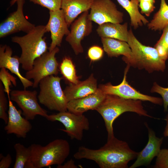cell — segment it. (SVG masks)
I'll return each mask as SVG.
<instances>
[{
    "mask_svg": "<svg viewBox=\"0 0 168 168\" xmlns=\"http://www.w3.org/2000/svg\"><path fill=\"white\" fill-rule=\"evenodd\" d=\"M138 152L132 150L128 143L114 136L99 149L81 146L73 155L77 160L93 161L100 168H127L128 164L137 157Z\"/></svg>",
    "mask_w": 168,
    "mask_h": 168,
    "instance_id": "obj_1",
    "label": "cell"
},
{
    "mask_svg": "<svg viewBox=\"0 0 168 168\" xmlns=\"http://www.w3.org/2000/svg\"><path fill=\"white\" fill-rule=\"evenodd\" d=\"M142 101L123 98L112 95H106L100 105L96 109L104 121L107 133V139L114 136L113 124L115 120L127 112L135 113L140 116L153 118L144 108Z\"/></svg>",
    "mask_w": 168,
    "mask_h": 168,
    "instance_id": "obj_2",
    "label": "cell"
},
{
    "mask_svg": "<svg viewBox=\"0 0 168 168\" xmlns=\"http://www.w3.org/2000/svg\"><path fill=\"white\" fill-rule=\"evenodd\" d=\"M127 43L131 50V55L129 58L124 56L122 58L127 65L139 69H144L149 73L164 71L165 61L160 57L156 49L141 43L131 29L128 31Z\"/></svg>",
    "mask_w": 168,
    "mask_h": 168,
    "instance_id": "obj_3",
    "label": "cell"
},
{
    "mask_svg": "<svg viewBox=\"0 0 168 168\" xmlns=\"http://www.w3.org/2000/svg\"><path fill=\"white\" fill-rule=\"evenodd\" d=\"M47 32L45 26L39 25L24 36L12 37V41L21 48L19 60L23 70L31 69L34 60L47 51L49 48L43 37Z\"/></svg>",
    "mask_w": 168,
    "mask_h": 168,
    "instance_id": "obj_4",
    "label": "cell"
},
{
    "mask_svg": "<svg viewBox=\"0 0 168 168\" xmlns=\"http://www.w3.org/2000/svg\"><path fill=\"white\" fill-rule=\"evenodd\" d=\"M29 147L30 161L34 168L62 165L69 155L70 150L68 142L63 139H55L45 146L34 143Z\"/></svg>",
    "mask_w": 168,
    "mask_h": 168,
    "instance_id": "obj_5",
    "label": "cell"
},
{
    "mask_svg": "<svg viewBox=\"0 0 168 168\" xmlns=\"http://www.w3.org/2000/svg\"><path fill=\"white\" fill-rule=\"evenodd\" d=\"M62 78L50 75L43 78L39 83L38 100L50 110L59 112L68 111V102L60 85Z\"/></svg>",
    "mask_w": 168,
    "mask_h": 168,
    "instance_id": "obj_6",
    "label": "cell"
},
{
    "mask_svg": "<svg viewBox=\"0 0 168 168\" xmlns=\"http://www.w3.org/2000/svg\"><path fill=\"white\" fill-rule=\"evenodd\" d=\"M59 50L57 47L51 51H47L36 58L32 69L27 71L25 77L29 80H33V88L38 87L40 81L44 77L58 74L59 64L55 55Z\"/></svg>",
    "mask_w": 168,
    "mask_h": 168,
    "instance_id": "obj_7",
    "label": "cell"
},
{
    "mask_svg": "<svg viewBox=\"0 0 168 168\" xmlns=\"http://www.w3.org/2000/svg\"><path fill=\"white\" fill-rule=\"evenodd\" d=\"M45 118L49 121L62 123L65 129L59 130L66 133L72 139L82 140L84 131L90 128L89 120L83 114L77 115L67 111L48 114Z\"/></svg>",
    "mask_w": 168,
    "mask_h": 168,
    "instance_id": "obj_8",
    "label": "cell"
},
{
    "mask_svg": "<svg viewBox=\"0 0 168 168\" xmlns=\"http://www.w3.org/2000/svg\"><path fill=\"white\" fill-rule=\"evenodd\" d=\"M130 67L127 65L125 69L123 78L118 85L111 83L100 85L98 88L105 95H116L127 99L148 101L156 105L163 104L162 98L142 94L130 85L127 80V75Z\"/></svg>",
    "mask_w": 168,
    "mask_h": 168,
    "instance_id": "obj_9",
    "label": "cell"
},
{
    "mask_svg": "<svg viewBox=\"0 0 168 168\" xmlns=\"http://www.w3.org/2000/svg\"><path fill=\"white\" fill-rule=\"evenodd\" d=\"M10 98L21 109L22 114L28 120H33L37 115L45 117L48 114L38 102L37 92L31 91L14 90L11 91Z\"/></svg>",
    "mask_w": 168,
    "mask_h": 168,
    "instance_id": "obj_10",
    "label": "cell"
},
{
    "mask_svg": "<svg viewBox=\"0 0 168 168\" xmlns=\"http://www.w3.org/2000/svg\"><path fill=\"white\" fill-rule=\"evenodd\" d=\"M89 19L99 25L107 22L120 23L123 13L111 0H95L91 8Z\"/></svg>",
    "mask_w": 168,
    "mask_h": 168,
    "instance_id": "obj_11",
    "label": "cell"
},
{
    "mask_svg": "<svg viewBox=\"0 0 168 168\" xmlns=\"http://www.w3.org/2000/svg\"><path fill=\"white\" fill-rule=\"evenodd\" d=\"M88 15V11L83 12L72 23L70 32L66 38L76 55L83 52L81 41L92 31V21L89 19Z\"/></svg>",
    "mask_w": 168,
    "mask_h": 168,
    "instance_id": "obj_12",
    "label": "cell"
},
{
    "mask_svg": "<svg viewBox=\"0 0 168 168\" xmlns=\"http://www.w3.org/2000/svg\"><path fill=\"white\" fill-rule=\"evenodd\" d=\"M24 2L25 0L18 1L16 10L0 24V38L21 31L27 33L35 27V25L29 21L24 15L23 7Z\"/></svg>",
    "mask_w": 168,
    "mask_h": 168,
    "instance_id": "obj_13",
    "label": "cell"
},
{
    "mask_svg": "<svg viewBox=\"0 0 168 168\" xmlns=\"http://www.w3.org/2000/svg\"><path fill=\"white\" fill-rule=\"evenodd\" d=\"M49 18L45 26L46 30L51 33V42L49 47L51 51L55 48L60 46L63 37L70 32L63 10L61 9L49 11Z\"/></svg>",
    "mask_w": 168,
    "mask_h": 168,
    "instance_id": "obj_14",
    "label": "cell"
},
{
    "mask_svg": "<svg viewBox=\"0 0 168 168\" xmlns=\"http://www.w3.org/2000/svg\"><path fill=\"white\" fill-rule=\"evenodd\" d=\"M8 99V120L4 130L7 134H14L18 138H25L31 130L32 125L28 120L22 116L21 112L16 108L10 98Z\"/></svg>",
    "mask_w": 168,
    "mask_h": 168,
    "instance_id": "obj_15",
    "label": "cell"
},
{
    "mask_svg": "<svg viewBox=\"0 0 168 168\" xmlns=\"http://www.w3.org/2000/svg\"><path fill=\"white\" fill-rule=\"evenodd\" d=\"M144 124L148 131V141L144 148L138 152L137 159L130 168H135L149 164L153 159L157 156L161 150L163 138L157 137L154 132L149 127L147 123Z\"/></svg>",
    "mask_w": 168,
    "mask_h": 168,
    "instance_id": "obj_16",
    "label": "cell"
},
{
    "mask_svg": "<svg viewBox=\"0 0 168 168\" xmlns=\"http://www.w3.org/2000/svg\"><path fill=\"white\" fill-rule=\"evenodd\" d=\"M106 96L98 87L94 93L81 98L69 101L67 110L77 115L83 114L89 110H95L103 101Z\"/></svg>",
    "mask_w": 168,
    "mask_h": 168,
    "instance_id": "obj_17",
    "label": "cell"
},
{
    "mask_svg": "<svg viewBox=\"0 0 168 168\" xmlns=\"http://www.w3.org/2000/svg\"><path fill=\"white\" fill-rule=\"evenodd\" d=\"M11 48L6 45L0 47V68H4L16 75L21 82L24 89L32 86L33 82L23 77L20 73L19 57L12 56Z\"/></svg>",
    "mask_w": 168,
    "mask_h": 168,
    "instance_id": "obj_18",
    "label": "cell"
},
{
    "mask_svg": "<svg viewBox=\"0 0 168 168\" xmlns=\"http://www.w3.org/2000/svg\"><path fill=\"white\" fill-rule=\"evenodd\" d=\"M98 88L97 80L91 74L86 80L67 86L63 91L68 102L93 93Z\"/></svg>",
    "mask_w": 168,
    "mask_h": 168,
    "instance_id": "obj_19",
    "label": "cell"
},
{
    "mask_svg": "<svg viewBox=\"0 0 168 168\" xmlns=\"http://www.w3.org/2000/svg\"><path fill=\"white\" fill-rule=\"evenodd\" d=\"M95 0H62L61 9L68 26L80 14L91 9Z\"/></svg>",
    "mask_w": 168,
    "mask_h": 168,
    "instance_id": "obj_20",
    "label": "cell"
},
{
    "mask_svg": "<svg viewBox=\"0 0 168 168\" xmlns=\"http://www.w3.org/2000/svg\"><path fill=\"white\" fill-rule=\"evenodd\" d=\"M96 31L100 38H112L127 42L128 40L127 23L123 24L110 22L104 23L99 25Z\"/></svg>",
    "mask_w": 168,
    "mask_h": 168,
    "instance_id": "obj_21",
    "label": "cell"
},
{
    "mask_svg": "<svg viewBox=\"0 0 168 168\" xmlns=\"http://www.w3.org/2000/svg\"><path fill=\"white\" fill-rule=\"evenodd\" d=\"M103 49L108 56L118 57L120 55L128 58L132 54L131 49L127 42L107 38H101Z\"/></svg>",
    "mask_w": 168,
    "mask_h": 168,
    "instance_id": "obj_22",
    "label": "cell"
},
{
    "mask_svg": "<svg viewBox=\"0 0 168 168\" xmlns=\"http://www.w3.org/2000/svg\"><path fill=\"white\" fill-rule=\"evenodd\" d=\"M119 3L128 12L131 26L137 29L148 23V21L139 12L138 0H117Z\"/></svg>",
    "mask_w": 168,
    "mask_h": 168,
    "instance_id": "obj_23",
    "label": "cell"
},
{
    "mask_svg": "<svg viewBox=\"0 0 168 168\" xmlns=\"http://www.w3.org/2000/svg\"><path fill=\"white\" fill-rule=\"evenodd\" d=\"M168 25V5L165 0H161L159 11L154 15L153 19L148 24L149 29L161 30Z\"/></svg>",
    "mask_w": 168,
    "mask_h": 168,
    "instance_id": "obj_24",
    "label": "cell"
},
{
    "mask_svg": "<svg viewBox=\"0 0 168 168\" xmlns=\"http://www.w3.org/2000/svg\"><path fill=\"white\" fill-rule=\"evenodd\" d=\"M59 69L63 78L70 84H76L80 81L74 65L70 57H65L63 59L59 64Z\"/></svg>",
    "mask_w": 168,
    "mask_h": 168,
    "instance_id": "obj_25",
    "label": "cell"
},
{
    "mask_svg": "<svg viewBox=\"0 0 168 168\" xmlns=\"http://www.w3.org/2000/svg\"><path fill=\"white\" fill-rule=\"evenodd\" d=\"M16 152V158L14 168H25L30 159V151L29 147H26L20 143H16L14 146Z\"/></svg>",
    "mask_w": 168,
    "mask_h": 168,
    "instance_id": "obj_26",
    "label": "cell"
},
{
    "mask_svg": "<svg viewBox=\"0 0 168 168\" xmlns=\"http://www.w3.org/2000/svg\"><path fill=\"white\" fill-rule=\"evenodd\" d=\"M154 47L162 59L165 61L168 59V25L164 28L162 34Z\"/></svg>",
    "mask_w": 168,
    "mask_h": 168,
    "instance_id": "obj_27",
    "label": "cell"
},
{
    "mask_svg": "<svg viewBox=\"0 0 168 168\" xmlns=\"http://www.w3.org/2000/svg\"><path fill=\"white\" fill-rule=\"evenodd\" d=\"M0 80L3 85L5 92L8 98H10V87L12 85L15 86H16V78L11 74L6 68H2L0 71Z\"/></svg>",
    "mask_w": 168,
    "mask_h": 168,
    "instance_id": "obj_28",
    "label": "cell"
},
{
    "mask_svg": "<svg viewBox=\"0 0 168 168\" xmlns=\"http://www.w3.org/2000/svg\"><path fill=\"white\" fill-rule=\"evenodd\" d=\"M2 83L0 82V118L7 124L8 120V114L7 113V101L6 96Z\"/></svg>",
    "mask_w": 168,
    "mask_h": 168,
    "instance_id": "obj_29",
    "label": "cell"
},
{
    "mask_svg": "<svg viewBox=\"0 0 168 168\" xmlns=\"http://www.w3.org/2000/svg\"><path fill=\"white\" fill-rule=\"evenodd\" d=\"M151 93H156L162 97L163 101L164 111H168V87H164L159 85L156 82H154L151 90Z\"/></svg>",
    "mask_w": 168,
    "mask_h": 168,
    "instance_id": "obj_30",
    "label": "cell"
},
{
    "mask_svg": "<svg viewBox=\"0 0 168 168\" xmlns=\"http://www.w3.org/2000/svg\"><path fill=\"white\" fill-rule=\"evenodd\" d=\"M30 1L47 8L49 11H54L61 9L62 0H30Z\"/></svg>",
    "mask_w": 168,
    "mask_h": 168,
    "instance_id": "obj_31",
    "label": "cell"
},
{
    "mask_svg": "<svg viewBox=\"0 0 168 168\" xmlns=\"http://www.w3.org/2000/svg\"><path fill=\"white\" fill-rule=\"evenodd\" d=\"M156 157L154 168H168V149H161Z\"/></svg>",
    "mask_w": 168,
    "mask_h": 168,
    "instance_id": "obj_32",
    "label": "cell"
},
{
    "mask_svg": "<svg viewBox=\"0 0 168 168\" xmlns=\"http://www.w3.org/2000/svg\"><path fill=\"white\" fill-rule=\"evenodd\" d=\"M104 51L103 49L99 46L93 45L88 49L87 56L91 61H97L103 57Z\"/></svg>",
    "mask_w": 168,
    "mask_h": 168,
    "instance_id": "obj_33",
    "label": "cell"
},
{
    "mask_svg": "<svg viewBox=\"0 0 168 168\" xmlns=\"http://www.w3.org/2000/svg\"><path fill=\"white\" fill-rule=\"evenodd\" d=\"M138 1L141 12L147 16H149L155 8L154 5L155 0H138Z\"/></svg>",
    "mask_w": 168,
    "mask_h": 168,
    "instance_id": "obj_34",
    "label": "cell"
},
{
    "mask_svg": "<svg viewBox=\"0 0 168 168\" xmlns=\"http://www.w3.org/2000/svg\"><path fill=\"white\" fill-rule=\"evenodd\" d=\"M0 168H9L12 163V158L10 154H8L5 156L0 154Z\"/></svg>",
    "mask_w": 168,
    "mask_h": 168,
    "instance_id": "obj_35",
    "label": "cell"
},
{
    "mask_svg": "<svg viewBox=\"0 0 168 168\" xmlns=\"http://www.w3.org/2000/svg\"><path fill=\"white\" fill-rule=\"evenodd\" d=\"M78 166L75 164L74 161L72 159L68 161L63 164L57 166L58 168H77Z\"/></svg>",
    "mask_w": 168,
    "mask_h": 168,
    "instance_id": "obj_36",
    "label": "cell"
},
{
    "mask_svg": "<svg viewBox=\"0 0 168 168\" xmlns=\"http://www.w3.org/2000/svg\"><path fill=\"white\" fill-rule=\"evenodd\" d=\"M166 122V125L163 133L165 137H168V114L166 115L164 119Z\"/></svg>",
    "mask_w": 168,
    "mask_h": 168,
    "instance_id": "obj_37",
    "label": "cell"
},
{
    "mask_svg": "<svg viewBox=\"0 0 168 168\" xmlns=\"http://www.w3.org/2000/svg\"><path fill=\"white\" fill-rule=\"evenodd\" d=\"M18 0H12L10 3L11 6H12L14 5Z\"/></svg>",
    "mask_w": 168,
    "mask_h": 168,
    "instance_id": "obj_38",
    "label": "cell"
}]
</instances>
